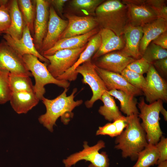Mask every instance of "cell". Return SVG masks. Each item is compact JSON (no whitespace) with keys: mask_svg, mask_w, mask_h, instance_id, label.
<instances>
[{"mask_svg":"<svg viewBox=\"0 0 167 167\" xmlns=\"http://www.w3.org/2000/svg\"><path fill=\"white\" fill-rule=\"evenodd\" d=\"M115 148L122 151L123 158L137 159L139 153L148 145L146 133L138 115L128 116L127 125L122 133L116 137Z\"/></svg>","mask_w":167,"mask_h":167,"instance_id":"obj_1","label":"cell"},{"mask_svg":"<svg viewBox=\"0 0 167 167\" xmlns=\"http://www.w3.org/2000/svg\"><path fill=\"white\" fill-rule=\"evenodd\" d=\"M94 17L100 28L122 36L128 24L126 6L121 0L105 1L96 9Z\"/></svg>","mask_w":167,"mask_h":167,"instance_id":"obj_2","label":"cell"},{"mask_svg":"<svg viewBox=\"0 0 167 167\" xmlns=\"http://www.w3.org/2000/svg\"><path fill=\"white\" fill-rule=\"evenodd\" d=\"M68 90V88H65L60 95L53 99L43 97L41 100L46 107V112L39 117L38 121L51 132L53 131V126L56 125V122L59 117H62L66 113H71L75 107L83 103L82 100H74L76 88H74L69 96L67 95Z\"/></svg>","mask_w":167,"mask_h":167,"instance_id":"obj_3","label":"cell"},{"mask_svg":"<svg viewBox=\"0 0 167 167\" xmlns=\"http://www.w3.org/2000/svg\"><path fill=\"white\" fill-rule=\"evenodd\" d=\"M140 112L138 115L142 120L141 125L145 131L148 143L155 145L162 136L159 121V114L163 106V101L158 100L148 104L143 98L138 103Z\"/></svg>","mask_w":167,"mask_h":167,"instance_id":"obj_4","label":"cell"},{"mask_svg":"<svg viewBox=\"0 0 167 167\" xmlns=\"http://www.w3.org/2000/svg\"><path fill=\"white\" fill-rule=\"evenodd\" d=\"M23 58L35 78L34 92L40 100L44 97L45 92V86L47 84H54L64 89L69 86L70 83L68 81L58 80L53 76L47 69V64L41 62L37 57L26 54L23 56Z\"/></svg>","mask_w":167,"mask_h":167,"instance_id":"obj_5","label":"cell"},{"mask_svg":"<svg viewBox=\"0 0 167 167\" xmlns=\"http://www.w3.org/2000/svg\"><path fill=\"white\" fill-rule=\"evenodd\" d=\"M105 146V143L102 140L91 147L88 145L87 142H84V149L64 159L63 163L66 167H71L78 161L84 160L90 162L88 167H109V160L106 152H99V150Z\"/></svg>","mask_w":167,"mask_h":167,"instance_id":"obj_6","label":"cell"},{"mask_svg":"<svg viewBox=\"0 0 167 167\" xmlns=\"http://www.w3.org/2000/svg\"><path fill=\"white\" fill-rule=\"evenodd\" d=\"M75 72L83 77V82L88 84L92 92L91 98L85 102L86 107H92L95 101L101 100L102 95L108 90L103 80L96 72L95 65L90 59L78 66Z\"/></svg>","mask_w":167,"mask_h":167,"instance_id":"obj_7","label":"cell"},{"mask_svg":"<svg viewBox=\"0 0 167 167\" xmlns=\"http://www.w3.org/2000/svg\"><path fill=\"white\" fill-rule=\"evenodd\" d=\"M87 45L80 48L62 49L57 51L52 55L44 56L49 62L47 68L52 76L56 78L72 67L86 47Z\"/></svg>","mask_w":167,"mask_h":167,"instance_id":"obj_8","label":"cell"},{"mask_svg":"<svg viewBox=\"0 0 167 167\" xmlns=\"http://www.w3.org/2000/svg\"><path fill=\"white\" fill-rule=\"evenodd\" d=\"M0 71L28 77L32 76L23 56L18 54L4 40L0 42Z\"/></svg>","mask_w":167,"mask_h":167,"instance_id":"obj_9","label":"cell"},{"mask_svg":"<svg viewBox=\"0 0 167 167\" xmlns=\"http://www.w3.org/2000/svg\"><path fill=\"white\" fill-rule=\"evenodd\" d=\"M127 6L128 24L143 27L158 17L145 3V0H122Z\"/></svg>","mask_w":167,"mask_h":167,"instance_id":"obj_10","label":"cell"},{"mask_svg":"<svg viewBox=\"0 0 167 167\" xmlns=\"http://www.w3.org/2000/svg\"><path fill=\"white\" fill-rule=\"evenodd\" d=\"M36 16L34 22L33 42L40 53L42 42L47 30L50 4L49 0H35Z\"/></svg>","mask_w":167,"mask_h":167,"instance_id":"obj_11","label":"cell"},{"mask_svg":"<svg viewBox=\"0 0 167 167\" xmlns=\"http://www.w3.org/2000/svg\"><path fill=\"white\" fill-rule=\"evenodd\" d=\"M145 78L147 88L144 93L146 101L149 104L158 100L167 101V84L154 66L151 64Z\"/></svg>","mask_w":167,"mask_h":167,"instance_id":"obj_12","label":"cell"},{"mask_svg":"<svg viewBox=\"0 0 167 167\" xmlns=\"http://www.w3.org/2000/svg\"><path fill=\"white\" fill-rule=\"evenodd\" d=\"M49 12L47 32L40 51L41 55L44 52L53 47L59 40L68 24L67 20L63 19L58 15L52 5L50 6Z\"/></svg>","mask_w":167,"mask_h":167,"instance_id":"obj_13","label":"cell"},{"mask_svg":"<svg viewBox=\"0 0 167 167\" xmlns=\"http://www.w3.org/2000/svg\"><path fill=\"white\" fill-rule=\"evenodd\" d=\"M65 17L67 19L68 24L60 39L86 34L98 26L94 16L66 14Z\"/></svg>","mask_w":167,"mask_h":167,"instance_id":"obj_14","label":"cell"},{"mask_svg":"<svg viewBox=\"0 0 167 167\" xmlns=\"http://www.w3.org/2000/svg\"><path fill=\"white\" fill-rule=\"evenodd\" d=\"M4 40L19 54L22 56L30 54L37 57L39 60L48 64L49 62L36 50L33 38L30 30L25 25L22 37L19 40L13 39L10 35L5 34L3 36Z\"/></svg>","mask_w":167,"mask_h":167,"instance_id":"obj_15","label":"cell"},{"mask_svg":"<svg viewBox=\"0 0 167 167\" xmlns=\"http://www.w3.org/2000/svg\"><path fill=\"white\" fill-rule=\"evenodd\" d=\"M95 68L108 91L113 89L121 90L134 96L142 94L143 92L141 90L129 84L121 74L101 69L95 65Z\"/></svg>","mask_w":167,"mask_h":167,"instance_id":"obj_16","label":"cell"},{"mask_svg":"<svg viewBox=\"0 0 167 167\" xmlns=\"http://www.w3.org/2000/svg\"><path fill=\"white\" fill-rule=\"evenodd\" d=\"M135 60L126 56L120 51H116L102 56L93 63L99 68L121 74L128 64Z\"/></svg>","mask_w":167,"mask_h":167,"instance_id":"obj_17","label":"cell"},{"mask_svg":"<svg viewBox=\"0 0 167 167\" xmlns=\"http://www.w3.org/2000/svg\"><path fill=\"white\" fill-rule=\"evenodd\" d=\"M101 38L99 32L93 36L89 40L86 47L80 54L78 60L71 68L64 74L56 79L60 80L69 81L75 80L77 74L75 72L76 68L88 60L91 59L99 49L101 45Z\"/></svg>","mask_w":167,"mask_h":167,"instance_id":"obj_18","label":"cell"},{"mask_svg":"<svg viewBox=\"0 0 167 167\" xmlns=\"http://www.w3.org/2000/svg\"><path fill=\"white\" fill-rule=\"evenodd\" d=\"M122 35L125 45L120 51L126 56L135 60L141 58L139 47L143 35L142 27L134 26L128 24Z\"/></svg>","mask_w":167,"mask_h":167,"instance_id":"obj_19","label":"cell"},{"mask_svg":"<svg viewBox=\"0 0 167 167\" xmlns=\"http://www.w3.org/2000/svg\"><path fill=\"white\" fill-rule=\"evenodd\" d=\"M101 38V45L99 49L92 58L95 60L109 53L120 51L125 45L123 35L119 36L111 30L100 28L99 31Z\"/></svg>","mask_w":167,"mask_h":167,"instance_id":"obj_20","label":"cell"},{"mask_svg":"<svg viewBox=\"0 0 167 167\" xmlns=\"http://www.w3.org/2000/svg\"><path fill=\"white\" fill-rule=\"evenodd\" d=\"M100 29L97 28L84 35L60 39L51 48L44 52L42 55L44 56H51L59 50L81 48L87 44L89 39L98 33Z\"/></svg>","mask_w":167,"mask_h":167,"instance_id":"obj_21","label":"cell"},{"mask_svg":"<svg viewBox=\"0 0 167 167\" xmlns=\"http://www.w3.org/2000/svg\"><path fill=\"white\" fill-rule=\"evenodd\" d=\"M143 35L139 50L142 56L148 45L159 35L167 31V20L158 18L142 27Z\"/></svg>","mask_w":167,"mask_h":167,"instance_id":"obj_22","label":"cell"},{"mask_svg":"<svg viewBox=\"0 0 167 167\" xmlns=\"http://www.w3.org/2000/svg\"><path fill=\"white\" fill-rule=\"evenodd\" d=\"M40 100L34 92L21 91L12 92L9 101L14 110L20 114L26 113Z\"/></svg>","mask_w":167,"mask_h":167,"instance_id":"obj_23","label":"cell"},{"mask_svg":"<svg viewBox=\"0 0 167 167\" xmlns=\"http://www.w3.org/2000/svg\"><path fill=\"white\" fill-rule=\"evenodd\" d=\"M9 11L11 24L9 28L4 33L9 35L15 40H19L22 37L25 24L19 6L18 0H9Z\"/></svg>","mask_w":167,"mask_h":167,"instance_id":"obj_24","label":"cell"},{"mask_svg":"<svg viewBox=\"0 0 167 167\" xmlns=\"http://www.w3.org/2000/svg\"><path fill=\"white\" fill-rule=\"evenodd\" d=\"M106 92L119 101L120 110L126 115L127 116L133 115H138L139 113L137 107L138 103L134 96L122 91L116 89L107 91Z\"/></svg>","mask_w":167,"mask_h":167,"instance_id":"obj_25","label":"cell"},{"mask_svg":"<svg viewBox=\"0 0 167 167\" xmlns=\"http://www.w3.org/2000/svg\"><path fill=\"white\" fill-rule=\"evenodd\" d=\"M101 100L103 102V105L100 107L98 112L106 120L109 122H113L123 116L119 111L113 96L106 91L102 95Z\"/></svg>","mask_w":167,"mask_h":167,"instance_id":"obj_26","label":"cell"},{"mask_svg":"<svg viewBox=\"0 0 167 167\" xmlns=\"http://www.w3.org/2000/svg\"><path fill=\"white\" fill-rule=\"evenodd\" d=\"M159 154L155 145L148 143L139 154L137 160L132 167H150L157 164Z\"/></svg>","mask_w":167,"mask_h":167,"instance_id":"obj_27","label":"cell"},{"mask_svg":"<svg viewBox=\"0 0 167 167\" xmlns=\"http://www.w3.org/2000/svg\"><path fill=\"white\" fill-rule=\"evenodd\" d=\"M18 2L24 23L29 28L31 33L33 34L36 13V6L30 0H19Z\"/></svg>","mask_w":167,"mask_h":167,"instance_id":"obj_28","label":"cell"},{"mask_svg":"<svg viewBox=\"0 0 167 167\" xmlns=\"http://www.w3.org/2000/svg\"><path fill=\"white\" fill-rule=\"evenodd\" d=\"M9 83L12 92H34V85L30 77L10 73Z\"/></svg>","mask_w":167,"mask_h":167,"instance_id":"obj_29","label":"cell"},{"mask_svg":"<svg viewBox=\"0 0 167 167\" xmlns=\"http://www.w3.org/2000/svg\"><path fill=\"white\" fill-rule=\"evenodd\" d=\"M105 0H73L71 2L73 8L81 12L85 16L95 15L97 8Z\"/></svg>","mask_w":167,"mask_h":167,"instance_id":"obj_30","label":"cell"},{"mask_svg":"<svg viewBox=\"0 0 167 167\" xmlns=\"http://www.w3.org/2000/svg\"><path fill=\"white\" fill-rule=\"evenodd\" d=\"M121 75L131 84L141 90L144 93L147 88V82L143 75L125 69L121 72Z\"/></svg>","mask_w":167,"mask_h":167,"instance_id":"obj_31","label":"cell"},{"mask_svg":"<svg viewBox=\"0 0 167 167\" xmlns=\"http://www.w3.org/2000/svg\"><path fill=\"white\" fill-rule=\"evenodd\" d=\"M150 64L155 61L167 58V50L151 42L142 56Z\"/></svg>","mask_w":167,"mask_h":167,"instance_id":"obj_32","label":"cell"},{"mask_svg":"<svg viewBox=\"0 0 167 167\" xmlns=\"http://www.w3.org/2000/svg\"><path fill=\"white\" fill-rule=\"evenodd\" d=\"M10 73L6 71H0V105L9 101L12 92L9 83Z\"/></svg>","mask_w":167,"mask_h":167,"instance_id":"obj_33","label":"cell"},{"mask_svg":"<svg viewBox=\"0 0 167 167\" xmlns=\"http://www.w3.org/2000/svg\"><path fill=\"white\" fill-rule=\"evenodd\" d=\"M9 0H0V33L9 27L11 19L9 11Z\"/></svg>","mask_w":167,"mask_h":167,"instance_id":"obj_34","label":"cell"},{"mask_svg":"<svg viewBox=\"0 0 167 167\" xmlns=\"http://www.w3.org/2000/svg\"><path fill=\"white\" fill-rule=\"evenodd\" d=\"M145 3L158 18H162L167 20L166 0H145Z\"/></svg>","mask_w":167,"mask_h":167,"instance_id":"obj_35","label":"cell"},{"mask_svg":"<svg viewBox=\"0 0 167 167\" xmlns=\"http://www.w3.org/2000/svg\"><path fill=\"white\" fill-rule=\"evenodd\" d=\"M150 65L144 58L141 57L130 63L126 68L139 74L143 75L148 72Z\"/></svg>","mask_w":167,"mask_h":167,"instance_id":"obj_36","label":"cell"},{"mask_svg":"<svg viewBox=\"0 0 167 167\" xmlns=\"http://www.w3.org/2000/svg\"><path fill=\"white\" fill-rule=\"evenodd\" d=\"M155 145L158 150L160 155L157 164L167 161V139L162 135L159 141Z\"/></svg>","mask_w":167,"mask_h":167,"instance_id":"obj_37","label":"cell"},{"mask_svg":"<svg viewBox=\"0 0 167 167\" xmlns=\"http://www.w3.org/2000/svg\"><path fill=\"white\" fill-rule=\"evenodd\" d=\"M96 135H108L111 137L118 135L115 125L113 123H109L102 126L100 127L96 133Z\"/></svg>","mask_w":167,"mask_h":167,"instance_id":"obj_38","label":"cell"},{"mask_svg":"<svg viewBox=\"0 0 167 167\" xmlns=\"http://www.w3.org/2000/svg\"><path fill=\"white\" fill-rule=\"evenodd\" d=\"M156 70L162 74L167 75V58L156 61L152 64Z\"/></svg>","mask_w":167,"mask_h":167,"instance_id":"obj_39","label":"cell"},{"mask_svg":"<svg viewBox=\"0 0 167 167\" xmlns=\"http://www.w3.org/2000/svg\"><path fill=\"white\" fill-rule=\"evenodd\" d=\"M128 120V116L125 117L123 116L113 122L116 126L118 135L122 133L127 126Z\"/></svg>","mask_w":167,"mask_h":167,"instance_id":"obj_40","label":"cell"},{"mask_svg":"<svg viewBox=\"0 0 167 167\" xmlns=\"http://www.w3.org/2000/svg\"><path fill=\"white\" fill-rule=\"evenodd\" d=\"M152 42L165 49H167V31L159 35Z\"/></svg>","mask_w":167,"mask_h":167,"instance_id":"obj_41","label":"cell"},{"mask_svg":"<svg viewBox=\"0 0 167 167\" xmlns=\"http://www.w3.org/2000/svg\"><path fill=\"white\" fill-rule=\"evenodd\" d=\"M50 5L54 6L56 9L58 13L62 15L63 7L65 4L68 0H49Z\"/></svg>","mask_w":167,"mask_h":167,"instance_id":"obj_42","label":"cell"},{"mask_svg":"<svg viewBox=\"0 0 167 167\" xmlns=\"http://www.w3.org/2000/svg\"><path fill=\"white\" fill-rule=\"evenodd\" d=\"M161 114L163 115L164 119L165 121H167V111L166 109L163 107L161 109L160 112Z\"/></svg>","mask_w":167,"mask_h":167,"instance_id":"obj_43","label":"cell"},{"mask_svg":"<svg viewBox=\"0 0 167 167\" xmlns=\"http://www.w3.org/2000/svg\"><path fill=\"white\" fill-rule=\"evenodd\" d=\"M158 165L157 167H167V161L161 162Z\"/></svg>","mask_w":167,"mask_h":167,"instance_id":"obj_44","label":"cell"},{"mask_svg":"<svg viewBox=\"0 0 167 167\" xmlns=\"http://www.w3.org/2000/svg\"><path fill=\"white\" fill-rule=\"evenodd\" d=\"M0 34H1V33H0Z\"/></svg>","mask_w":167,"mask_h":167,"instance_id":"obj_45","label":"cell"}]
</instances>
